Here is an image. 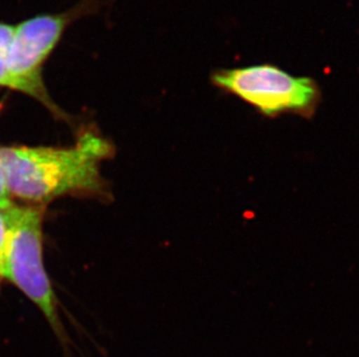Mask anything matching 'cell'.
<instances>
[{
    "label": "cell",
    "mask_w": 359,
    "mask_h": 357,
    "mask_svg": "<svg viewBox=\"0 0 359 357\" xmlns=\"http://www.w3.org/2000/svg\"><path fill=\"white\" fill-rule=\"evenodd\" d=\"M113 146L95 132L81 135L69 148L0 146V166L12 197L47 203L68 194H100V165Z\"/></svg>",
    "instance_id": "obj_1"
},
{
    "label": "cell",
    "mask_w": 359,
    "mask_h": 357,
    "mask_svg": "<svg viewBox=\"0 0 359 357\" xmlns=\"http://www.w3.org/2000/svg\"><path fill=\"white\" fill-rule=\"evenodd\" d=\"M210 80L265 118L293 114L311 118L321 102V90L314 79L297 77L272 64L217 70Z\"/></svg>",
    "instance_id": "obj_2"
},
{
    "label": "cell",
    "mask_w": 359,
    "mask_h": 357,
    "mask_svg": "<svg viewBox=\"0 0 359 357\" xmlns=\"http://www.w3.org/2000/svg\"><path fill=\"white\" fill-rule=\"evenodd\" d=\"M98 4L95 0H88L65 13L44 14L14 24L7 54L12 91L31 97L55 116L65 118L44 84V64L61 42L67 28L85 14L91 13Z\"/></svg>",
    "instance_id": "obj_3"
},
{
    "label": "cell",
    "mask_w": 359,
    "mask_h": 357,
    "mask_svg": "<svg viewBox=\"0 0 359 357\" xmlns=\"http://www.w3.org/2000/svg\"><path fill=\"white\" fill-rule=\"evenodd\" d=\"M10 240L5 280L18 286L58 330L54 289L44 270L42 206H10Z\"/></svg>",
    "instance_id": "obj_4"
},
{
    "label": "cell",
    "mask_w": 359,
    "mask_h": 357,
    "mask_svg": "<svg viewBox=\"0 0 359 357\" xmlns=\"http://www.w3.org/2000/svg\"><path fill=\"white\" fill-rule=\"evenodd\" d=\"M10 208H0V282L5 280L7 247L10 240Z\"/></svg>",
    "instance_id": "obj_5"
},
{
    "label": "cell",
    "mask_w": 359,
    "mask_h": 357,
    "mask_svg": "<svg viewBox=\"0 0 359 357\" xmlns=\"http://www.w3.org/2000/svg\"><path fill=\"white\" fill-rule=\"evenodd\" d=\"M11 199H12V196H11L8 188H7L6 178H5L3 169L0 166V208L6 209V208L13 206V201Z\"/></svg>",
    "instance_id": "obj_6"
}]
</instances>
